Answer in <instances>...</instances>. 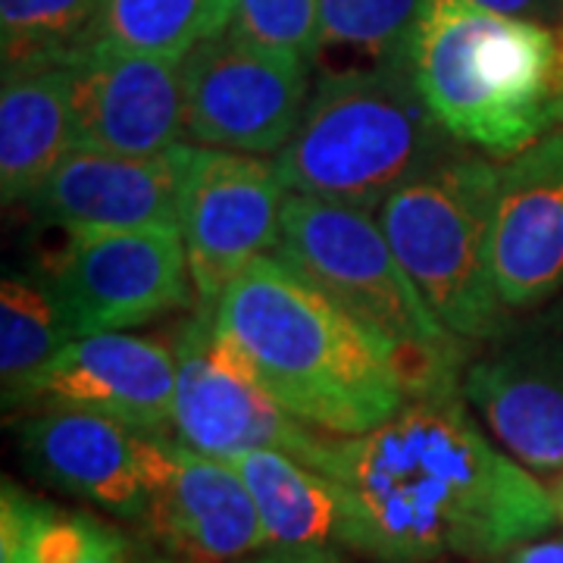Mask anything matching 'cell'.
<instances>
[{"mask_svg":"<svg viewBox=\"0 0 563 563\" xmlns=\"http://www.w3.org/2000/svg\"><path fill=\"white\" fill-rule=\"evenodd\" d=\"M313 470L339 488L342 548L376 563L495 561L561 520L551 488L488 442L461 395L325 435Z\"/></svg>","mask_w":563,"mask_h":563,"instance_id":"1","label":"cell"},{"mask_svg":"<svg viewBox=\"0 0 563 563\" xmlns=\"http://www.w3.org/2000/svg\"><path fill=\"white\" fill-rule=\"evenodd\" d=\"M217 329L291 417L325 435H366L410 404L383 344L276 254L222 291Z\"/></svg>","mask_w":563,"mask_h":563,"instance_id":"2","label":"cell"},{"mask_svg":"<svg viewBox=\"0 0 563 563\" xmlns=\"http://www.w3.org/2000/svg\"><path fill=\"white\" fill-rule=\"evenodd\" d=\"M410 79L444 132L492 161L563 129V35L476 0L422 3Z\"/></svg>","mask_w":563,"mask_h":563,"instance_id":"3","label":"cell"},{"mask_svg":"<svg viewBox=\"0 0 563 563\" xmlns=\"http://www.w3.org/2000/svg\"><path fill=\"white\" fill-rule=\"evenodd\" d=\"M273 254L383 344L410 401L461 395L470 351L435 317L369 210L291 191Z\"/></svg>","mask_w":563,"mask_h":563,"instance_id":"4","label":"cell"},{"mask_svg":"<svg viewBox=\"0 0 563 563\" xmlns=\"http://www.w3.org/2000/svg\"><path fill=\"white\" fill-rule=\"evenodd\" d=\"M454 147L407 69H322L273 163L288 191L373 213Z\"/></svg>","mask_w":563,"mask_h":563,"instance_id":"5","label":"cell"},{"mask_svg":"<svg viewBox=\"0 0 563 563\" xmlns=\"http://www.w3.org/2000/svg\"><path fill=\"white\" fill-rule=\"evenodd\" d=\"M498 179L492 157L457 144L376 210L407 276L466 342H495L510 329L495 282Z\"/></svg>","mask_w":563,"mask_h":563,"instance_id":"6","label":"cell"},{"mask_svg":"<svg viewBox=\"0 0 563 563\" xmlns=\"http://www.w3.org/2000/svg\"><path fill=\"white\" fill-rule=\"evenodd\" d=\"M173 432L195 451L232 461L247 451H282L317 466L325 432L291 417L257 379L239 344L217 329V310L191 307L173 339Z\"/></svg>","mask_w":563,"mask_h":563,"instance_id":"7","label":"cell"},{"mask_svg":"<svg viewBox=\"0 0 563 563\" xmlns=\"http://www.w3.org/2000/svg\"><path fill=\"white\" fill-rule=\"evenodd\" d=\"M185 139L239 154H279L301 125L310 66L263 51L232 25L181 57Z\"/></svg>","mask_w":563,"mask_h":563,"instance_id":"8","label":"cell"},{"mask_svg":"<svg viewBox=\"0 0 563 563\" xmlns=\"http://www.w3.org/2000/svg\"><path fill=\"white\" fill-rule=\"evenodd\" d=\"M47 288L60 303L69 339L135 329L195 307L179 225L69 239L51 266Z\"/></svg>","mask_w":563,"mask_h":563,"instance_id":"9","label":"cell"},{"mask_svg":"<svg viewBox=\"0 0 563 563\" xmlns=\"http://www.w3.org/2000/svg\"><path fill=\"white\" fill-rule=\"evenodd\" d=\"M285 181L273 161L222 147H191L181 179L179 229L188 251L195 307L217 301L254 261L276 251Z\"/></svg>","mask_w":563,"mask_h":563,"instance_id":"10","label":"cell"},{"mask_svg":"<svg viewBox=\"0 0 563 563\" xmlns=\"http://www.w3.org/2000/svg\"><path fill=\"white\" fill-rule=\"evenodd\" d=\"M151 488L144 539L169 563H254L266 551L261 510L232 463L176 435H141Z\"/></svg>","mask_w":563,"mask_h":563,"instance_id":"11","label":"cell"},{"mask_svg":"<svg viewBox=\"0 0 563 563\" xmlns=\"http://www.w3.org/2000/svg\"><path fill=\"white\" fill-rule=\"evenodd\" d=\"M176 404L173 344L103 332L66 342L3 410H81L141 435H169Z\"/></svg>","mask_w":563,"mask_h":563,"instance_id":"12","label":"cell"},{"mask_svg":"<svg viewBox=\"0 0 563 563\" xmlns=\"http://www.w3.org/2000/svg\"><path fill=\"white\" fill-rule=\"evenodd\" d=\"M463 398L510 457L539 473L563 470V307L510 322L466 366Z\"/></svg>","mask_w":563,"mask_h":563,"instance_id":"13","label":"cell"},{"mask_svg":"<svg viewBox=\"0 0 563 563\" xmlns=\"http://www.w3.org/2000/svg\"><path fill=\"white\" fill-rule=\"evenodd\" d=\"M73 147L154 157L185 139L181 60L91 44L69 66Z\"/></svg>","mask_w":563,"mask_h":563,"instance_id":"14","label":"cell"},{"mask_svg":"<svg viewBox=\"0 0 563 563\" xmlns=\"http://www.w3.org/2000/svg\"><path fill=\"white\" fill-rule=\"evenodd\" d=\"M185 163L188 144L154 157L73 147L29 207L66 239L179 225Z\"/></svg>","mask_w":563,"mask_h":563,"instance_id":"15","label":"cell"},{"mask_svg":"<svg viewBox=\"0 0 563 563\" xmlns=\"http://www.w3.org/2000/svg\"><path fill=\"white\" fill-rule=\"evenodd\" d=\"M22 463L38 483L144 526L151 488L141 432L81 410H35L16 422Z\"/></svg>","mask_w":563,"mask_h":563,"instance_id":"16","label":"cell"},{"mask_svg":"<svg viewBox=\"0 0 563 563\" xmlns=\"http://www.w3.org/2000/svg\"><path fill=\"white\" fill-rule=\"evenodd\" d=\"M495 282L510 313L536 310L563 295V129L501 166Z\"/></svg>","mask_w":563,"mask_h":563,"instance_id":"17","label":"cell"},{"mask_svg":"<svg viewBox=\"0 0 563 563\" xmlns=\"http://www.w3.org/2000/svg\"><path fill=\"white\" fill-rule=\"evenodd\" d=\"M261 510L266 551L254 563H310L339 554L342 501L320 470L282 451H247L232 457Z\"/></svg>","mask_w":563,"mask_h":563,"instance_id":"18","label":"cell"},{"mask_svg":"<svg viewBox=\"0 0 563 563\" xmlns=\"http://www.w3.org/2000/svg\"><path fill=\"white\" fill-rule=\"evenodd\" d=\"M73 151L69 66L3 79L0 95V195L29 203Z\"/></svg>","mask_w":563,"mask_h":563,"instance_id":"19","label":"cell"},{"mask_svg":"<svg viewBox=\"0 0 563 563\" xmlns=\"http://www.w3.org/2000/svg\"><path fill=\"white\" fill-rule=\"evenodd\" d=\"M0 563H169L147 539L85 510L41 501L3 479Z\"/></svg>","mask_w":563,"mask_h":563,"instance_id":"20","label":"cell"},{"mask_svg":"<svg viewBox=\"0 0 563 563\" xmlns=\"http://www.w3.org/2000/svg\"><path fill=\"white\" fill-rule=\"evenodd\" d=\"M107 0H0L3 79L63 69L98 44Z\"/></svg>","mask_w":563,"mask_h":563,"instance_id":"21","label":"cell"},{"mask_svg":"<svg viewBox=\"0 0 563 563\" xmlns=\"http://www.w3.org/2000/svg\"><path fill=\"white\" fill-rule=\"evenodd\" d=\"M426 0H320L317 60L335 54L339 69H407Z\"/></svg>","mask_w":563,"mask_h":563,"instance_id":"22","label":"cell"},{"mask_svg":"<svg viewBox=\"0 0 563 563\" xmlns=\"http://www.w3.org/2000/svg\"><path fill=\"white\" fill-rule=\"evenodd\" d=\"M239 0H107L101 44L125 54L181 60L195 44L232 25Z\"/></svg>","mask_w":563,"mask_h":563,"instance_id":"23","label":"cell"},{"mask_svg":"<svg viewBox=\"0 0 563 563\" xmlns=\"http://www.w3.org/2000/svg\"><path fill=\"white\" fill-rule=\"evenodd\" d=\"M73 342L60 303L47 285L7 276L0 285V385L3 407L20 395L32 376L63 344Z\"/></svg>","mask_w":563,"mask_h":563,"instance_id":"24","label":"cell"},{"mask_svg":"<svg viewBox=\"0 0 563 563\" xmlns=\"http://www.w3.org/2000/svg\"><path fill=\"white\" fill-rule=\"evenodd\" d=\"M232 29L263 51L317 63L320 0H239Z\"/></svg>","mask_w":563,"mask_h":563,"instance_id":"25","label":"cell"},{"mask_svg":"<svg viewBox=\"0 0 563 563\" xmlns=\"http://www.w3.org/2000/svg\"><path fill=\"white\" fill-rule=\"evenodd\" d=\"M488 10H498L507 16H523L536 22L561 20V0H476Z\"/></svg>","mask_w":563,"mask_h":563,"instance_id":"26","label":"cell"},{"mask_svg":"<svg viewBox=\"0 0 563 563\" xmlns=\"http://www.w3.org/2000/svg\"><path fill=\"white\" fill-rule=\"evenodd\" d=\"M463 563V561H461ZM479 563H563V539H551V542H526L514 551H507L504 558Z\"/></svg>","mask_w":563,"mask_h":563,"instance_id":"27","label":"cell"},{"mask_svg":"<svg viewBox=\"0 0 563 563\" xmlns=\"http://www.w3.org/2000/svg\"><path fill=\"white\" fill-rule=\"evenodd\" d=\"M551 495H554V504H558V517H561V523H563V476L558 479V483L551 485Z\"/></svg>","mask_w":563,"mask_h":563,"instance_id":"28","label":"cell"},{"mask_svg":"<svg viewBox=\"0 0 563 563\" xmlns=\"http://www.w3.org/2000/svg\"><path fill=\"white\" fill-rule=\"evenodd\" d=\"M310 563H342L339 554H329V558H320V561H310Z\"/></svg>","mask_w":563,"mask_h":563,"instance_id":"29","label":"cell"}]
</instances>
